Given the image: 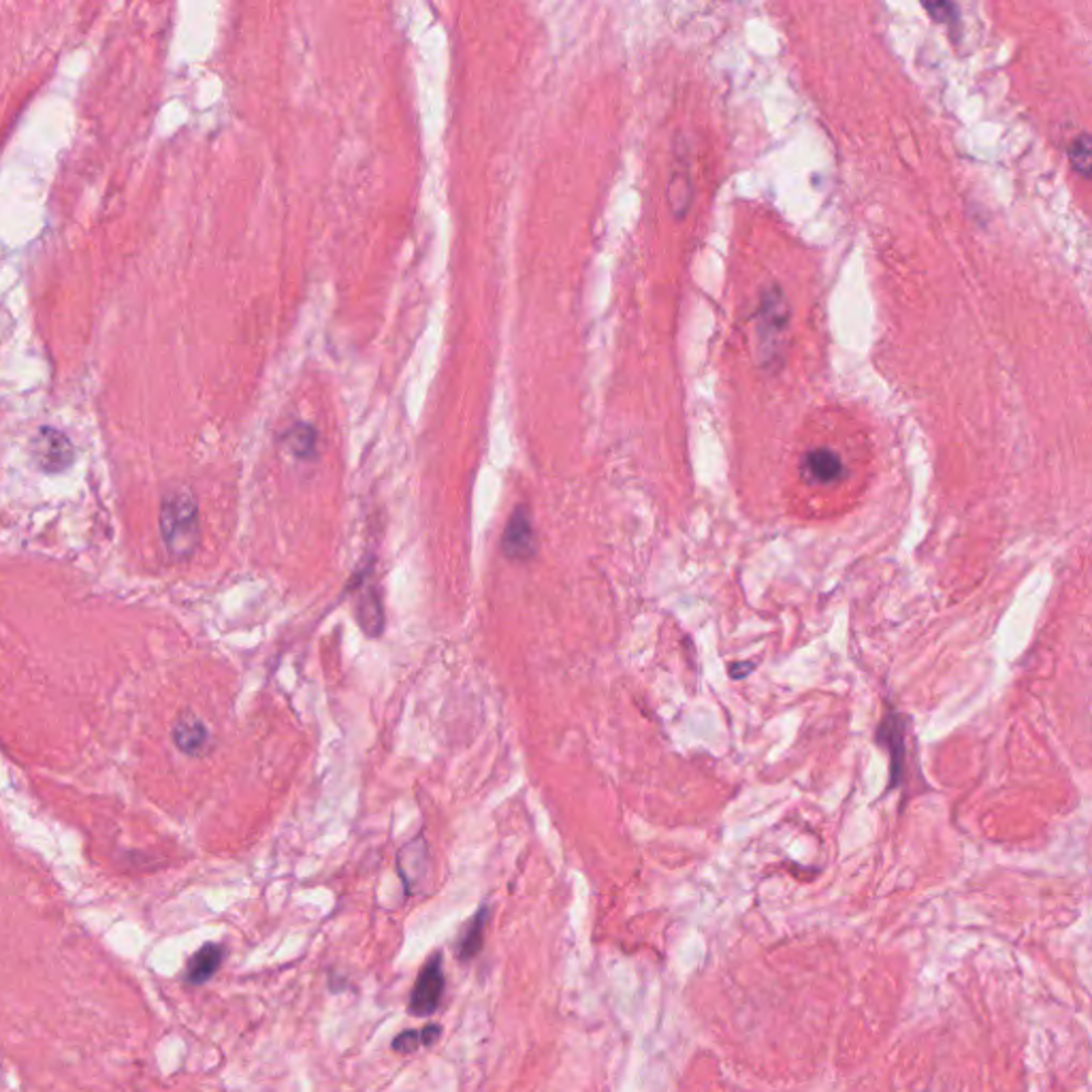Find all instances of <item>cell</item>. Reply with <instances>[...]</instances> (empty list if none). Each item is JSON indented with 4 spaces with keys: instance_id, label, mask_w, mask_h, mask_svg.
<instances>
[{
    "instance_id": "cell-4",
    "label": "cell",
    "mask_w": 1092,
    "mask_h": 1092,
    "mask_svg": "<svg viewBox=\"0 0 1092 1092\" xmlns=\"http://www.w3.org/2000/svg\"><path fill=\"white\" fill-rule=\"evenodd\" d=\"M502 551L510 562L526 564L538 553V538L528 508L517 506L502 533Z\"/></svg>"
},
{
    "instance_id": "cell-11",
    "label": "cell",
    "mask_w": 1092,
    "mask_h": 1092,
    "mask_svg": "<svg viewBox=\"0 0 1092 1092\" xmlns=\"http://www.w3.org/2000/svg\"><path fill=\"white\" fill-rule=\"evenodd\" d=\"M489 920V907H481L479 913L470 920L465 933L461 935V942L457 945V956L459 960H472L481 954L485 945V928Z\"/></svg>"
},
{
    "instance_id": "cell-15",
    "label": "cell",
    "mask_w": 1092,
    "mask_h": 1092,
    "mask_svg": "<svg viewBox=\"0 0 1092 1092\" xmlns=\"http://www.w3.org/2000/svg\"><path fill=\"white\" fill-rule=\"evenodd\" d=\"M924 9L939 22H952L958 15V9L949 2H937V4H924Z\"/></svg>"
},
{
    "instance_id": "cell-13",
    "label": "cell",
    "mask_w": 1092,
    "mask_h": 1092,
    "mask_svg": "<svg viewBox=\"0 0 1092 1092\" xmlns=\"http://www.w3.org/2000/svg\"><path fill=\"white\" fill-rule=\"evenodd\" d=\"M284 442L289 451L300 459H312L318 444V434L309 425H295L291 431L284 434Z\"/></svg>"
},
{
    "instance_id": "cell-5",
    "label": "cell",
    "mask_w": 1092,
    "mask_h": 1092,
    "mask_svg": "<svg viewBox=\"0 0 1092 1092\" xmlns=\"http://www.w3.org/2000/svg\"><path fill=\"white\" fill-rule=\"evenodd\" d=\"M444 967H442V954H436L425 969L418 973V980L410 997V1014L416 1017L431 1016L444 994Z\"/></svg>"
},
{
    "instance_id": "cell-8",
    "label": "cell",
    "mask_w": 1092,
    "mask_h": 1092,
    "mask_svg": "<svg viewBox=\"0 0 1092 1092\" xmlns=\"http://www.w3.org/2000/svg\"><path fill=\"white\" fill-rule=\"evenodd\" d=\"M879 741L888 747V752L892 755V784H890V790H892L901 781V768L904 764L903 717L886 713V719L879 728Z\"/></svg>"
},
{
    "instance_id": "cell-1",
    "label": "cell",
    "mask_w": 1092,
    "mask_h": 1092,
    "mask_svg": "<svg viewBox=\"0 0 1092 1092\" xmlns=\"http://www.w3.org/2000/svg\"><path fill=\"white\" fill-rule=\"evenodd\" d=\"M160 533L169 555L178 562L189 560L201 540L199 506L189 489L167 491L160 504Z\"/></svg>"
},
{
    "instance_id": "cell-2",
    "label": "cell",
    "mask_w": 1092,
    "mask_h": 1092,
    "mask_svg": "<svg viewBox=\"0 0 1092 1092\" xmlns=\"http://www.w3.org/2000/svg\"><path fill=\"white\" fill-rule=\"evenodd\" d=\"M790 329V305L779 286L762 293L755 314V354L766 370H777L784 363V352Z\"/></svg>"
},
{
    "instance_id": "cell-14",
    "label": "cell",
    "mask_w": 1092,
    "mask_h": 1092,
    "mask_svg": "<svg viewBox=\"0 0 1092 1092\" xmlns=\"http://www.w3.org/2000/svg\"><path fill=\"white\" fill-rule=\"evenodd\" d=\"M1069 160H1071V167L1082 176V178H1089L1091 173V137L1087 133H1082L1080 137H1076L1069 146Z\"/></svg>"
},
{
    "instance_id": "cell-10",
    "label": "cell",
    "mask_w": 1092,
    "mask_h": 1092,
    "mask_svg": "<svg viewBox=\"0 0 1092 1092\" xmlns=\"http://www.w3.org/2000/svg\"><path fill=\"white\" fill-rule=\"evenodd\" d=\"M357 619L363 632L372 639H378L384 630V608L376 587H365L357 603Z\"/></svg>"
},
{
    "instance_id": "cell-9",
    "label": "cell",
    "mask_w": 1092,
    "mask_h": 1092,
    "mask_svg": "<svg viewBox=\"0 0 1092 1092\" xmlns=\"http://www.w3.org/2000/svg\"><path fill=\"white\" fill-rule=\"evenodd\" d=\"M802 465H804V472L815 483H822V485H830V483L838 481L843 476V470H845L841 457L830 449H815V451L807 452Z\"/></svg>"
},
{
    "instance_id": "cell-7",
    "label": "cell",
    "mask_w": 1092,
    "mask_h": 1092,
    "mask_svg": "<svg viewBox=\"0 0 1092 1092\" xmlns=\"http://www.w3.org/2000/svg\"><path fill=\"white\" fill-rule=\"evenodd\" d=\"M223 960H225V947L221 943H205L189 960L187 981L192 986H201L212 980L218 973Z\"/></svg>"
},
{
    "instance_id": "cell-6",
    "label": "cell",
    "mask_w": 1092,
    "mask_h": 1092,
    "mask_svg": "<svg viewBox=\"0 0 1092 1092\" xmlns=\"http://www.w3.org/2000/svg\"><path fill=\"white\" fill-rule=\"evenodd\" d=\"M173 741L182 754L201 757L210 750V732L205 723L192 713H184L173 725Z\"/></svg>"
},
{
    "instance_id": "cell-12",
    "label": "cell",
    "mask_w": 1092,
    "mask_h": 1092,
    "mask_svg": "<svg viewBox=\"0 0 1092 1092\" xmlns=\"http://www.w3.org/2000/svg\"><path fill=\"white\" fill-rule=\"evenodd\" d=\"M440 1035H442V1028L438 1024H429V1026H425L420 1031H404L402 1035H397L393 1039V1050L402 1052V1055H413V1052H416L423 1046L436 1044Z\"/></svg>"
},
{
    "instance_id": "cell-3",
    "label": "cell",
    "mask_w": 1092,
    "mask_h": 1092,
    "mask_svg": "<svg viewBox=\"0 0 1092 1092\" xmlns=\"http://www.w3.org/2000/svg\"><path fill=\"white\" fill-rule=\"evenodd\" d=\"M74 457H76L74 444L60 429L41 427L37 436L33 438V459L38 470L47 474L65 472L74 463Z\"/></svg>"
}]
</instances>
